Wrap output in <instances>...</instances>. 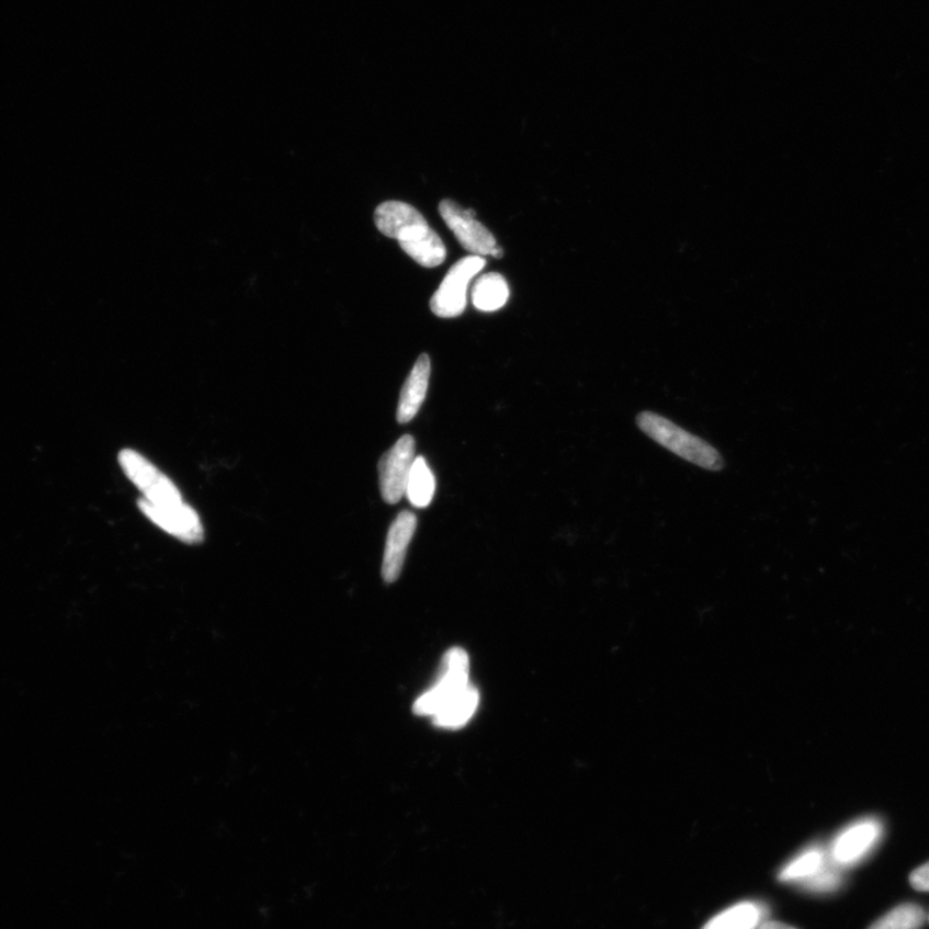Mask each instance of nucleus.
<instances>
[{
    "label": "nucleus",
    "instance_id": "12",
    "mask_svg": "<svg viewBox=\"0 0 929 929\" xmlns=\"http://www.w3.org/2000/svg\"><path fill=\"white\" fill-rule=\"evenodd\" d=\"M478 704L479 692L469 683L463 693H460L441 712L433 715L434 726L445 729L463 728L472 720Z\"/></svg>",
    "mask_w": 929,
    "mask_h": 929
},
{
    "label": "nucleus",
    "instance_id": "20",
    "mask_svg": "<svg viewBox=\"0 0 929 929\" xmlns=\"http://www.w3.org/2000/svg\"><path fill=\"white\" fill-rule=\"evenodd\" d=\"M756 929H796L792 926H788L785 924H781V921L777 920H763Z\"/></svg>",
    "mask_w": 929,
    "mask_h": 929
},
{
    "label": "nucleus",
    "instance_id": "1",
    "mask_svg": "<svg viewBox=\"0 0 929 929\" xmlns=\"http://www.w3.org/2000/svg\"><path fill=\"white\" fill-rule=\"evenodd\" d=\"M375 224L384 236L397 239L404 251L421 267L435 268L447 251L419 211L404 202H385L375 211Z\"/></svg>",
    "mask_w": 929,
    "mask_h": 929
},
{
    "label": "nucleus",
    "instance_id": "5",
    "mask_svg": "<svg viewBox=\"0 0 929 929\" xmlns=\"http://www.w3.org/2000/svg\"><path fill=\"white\" fill-rule=\"evenodd\" d=\"M118 461L122 471L140 489L145 500L158 505L184 502L174 483L141 453L126 449L120 452Z\"/></svg>",
    "mask_w": 929,
    "mask_h": 929
},
{
    "label": "nucleus",
    "instance_id": "6",
    "mask_svg": "<svg viewBox=\"0 0 929 929\" xmlns=\"http://www.w3.org/2000/svg\"><path fill=\"white\" fill-rule=\"evenodd\" d=\"M137 507L149 521L173 537L179 539L182 543L195 545L201 544L204 540L201 518L185 502L158 505L141 497L137 500Z\"/></svg>",
    "mask_w": 929,
    "mask_h": 929
},
{
    "label": "nucleus",
    "instance_id": "17",
    "mask_svg": "<svg viewBox=\"0 0 929 929\" xmlns=\"http://www.w3.org/2000/svg\"><path fill=\"white\" fill-rule=\"evenodd\" d=\"M926 914L916 904H904L877 919L869 929H919L925 925Z\"/></svg>",
    "mask_w": 929,
    "mask_h": 929
},
{
    "label": "nucleus",
    "instance_id": "18",
    "mask_svg": "<svg viewBox=\"0 0 929 929\" xmlns=\"http://www.w3.org/2000/svg\"><path fill=\"white\" fill-rule=\"evenodd\" d=\"M836 868L838 866L832 864V861L830 860L829 864L826 865L820 873L811 877V880L803 882V886L814 892L836 891L840 883V875Z\"/></svg>",
    "mask_w": 929,
    "mask_h": 929
},
{
    "label": "nucleus",
    "instance_id": "2",
    "mask_svg": "<svg viewBox=\"0 0 929 929\" xmlns=\"http://www.w3.org/2000/svg\"><path fill=\"white\" fill-rule=\"evenodd\" d=\"M636 426L664 449L702 469L721 472L726 466L718 450L704 439L679 428L667 417L645 411L636 416Z\"/></svg>",
    "mask_w": 929,
    "mask_h": 929
},
{
    "label": "nucleus",
    "instance_id": "4",
    "mask_svg": "<svg viewBox=\"0 0 929 929\" xmlns=\"http://www.w3.org/2000/svg\"><path fill=\"white\" fill-rule=\"evenodd\" d=\"M486 267V260L482 256L473 254L458 260L450 269L447 275L434 296L431 297V311L439 318H455L466 309L467 287L473 277Z\"/></svg>",
    "mask_w": 929,
    "mask_h": 929
},
{
    "label": "nucleus",
    "instance_id": "14",
    "mask_svg": "<svg viewBox=\"0 0 929 929\" xmlns=\"http://www.w3.org/2000/svg\"><path fill=\"white\" fill-rule=\"evenodd\" d=\"M763 920V908L755 903H741L709 920L702 929H756Z\"/></svg>",
    "mask_w": 929,
    "mask_h": 929
},
{
    "label": "nucleus",
    "instance_id": "7",
    "mask_svg": "<svg viewBox=\"0 0 929 929\" xmlns=\"http://www.w3.org/2000/svg\"><path fill=\"white\" fill-rule=\"evenodd\" d=\"M415 439L405 435L379 460V489L387 503H397L406 496L407 482L415 463Z\"/></svg>",
    "mask_w": 929,
    "mask_h": 929
},
{
    "label": "nucleus",
    "instance_id": "19",
    "mask_svg": "<svg viewBox=\"0 0 929 929\" xmlns=\"http://www.w3.org/2000/svg\"><path fill=\"white\" fill-rule=\"evenodd\" d=\"M910 883L918 891L929 892V862L914 870L910 875Z\"/></svg>",
    "mask_w": 929,
    "mask_h": 929
},
{
    "label": "nucleus",
    "instance_id": "13",
    "mask_svg": "<svg viewBox=\"0 0 929 929\" xmlns=\"http://www.w3.org/2000/svg\"><path fill=\"white\" fill-rule=\"evenodd\" d=\"M509 284L499 273H488L475 282L472 298L473 305L480 311H496L508 303Z\"/></svg>",
    "mask_w": 929,
    "mask_h": 929
},
{
    "label": "nucleus",
    "instance_id": "21",
    "mask_svg": "<svg viewBox=\"0 0 929 929\" xmlns=\"http://www.w3.org/2000/svg\"><path fill=\"white\" fill-rule=\"evenodd\" d=\"M491 254L494 256V258H496V259H500V258H501V256L503 254L502 248H501V247H499V246H496V247H495V250L492 251V253H491Z\"/></svg>",
    "mask_w": 929,
    "mask_h": 929
},
{
    "label": "nucleus",
    "instance_id": "3",
    "mask_svg": "<svg viewBox=\"0 0 929 929\" xmlns=\"http://www.w3.org/2000/svg\"><path fill=\"white\" fill-rule=\"evenodd\" d=\"M469 656L463 648H452L443 657L441 675L433 689L417 699L416 715H435L469 686Z\"/></svg>",
    "mask_w": 929,
    "mask_h": 929
},
{
    "label": "nucleus",
    "instance_id": "8",
    "mask_svg": "<svg viewBox=\"0 0 929 929\" xmlns=\"http://www.w3.org/2000/svg\"><path fill=\"white\" fill-rule=\"evenodd\" d=\"M882 837V825L875 818H865L848 826L834 840L830 860L838 868L852 866L872 852Z\"/></svg>",
    "mask_w": 929,
    "mask_h": 929
},
{
    "label": "nucleus",
    "instance_id": "11",
    "mask_svg": "<svg viewBox=\"0 0 929 929\" xmlns=\"http://www.w3.org/2000/svg\"><path fill=\"white\" fill-rule=\"evenodd\" d=\"M430 371L431 364L429 355H420L411 373H409L404 389H401L400 393L397 411V420L399 423L412 421L416 415L419 413L423 400L427 398Z\"/></svg>",
    "mask_w": 929,
    "mask_h": 929
},
{
    "label": "nucleus",
    "instance_id": "9",
    "mask_svg": "<svg viewBox=\"0 0 929 929\" xmlns=\"http://www.w3.org/2000/svg\"><path fill=\"white\" fill-rule=\"evenodd\" d=\"M439 212L466 251L477 256L492 253L497 246L494 234L478 223L469 211L461 208L456 202L444 200L439 204Z\"/></svg>",
    "mask_w": 929,
    "mask_h": 929
},
{
    "label": "nucleus",
    "instance_id": "15",
    "mask_svg": "<svg viewBox=\"0 0 929 929\" xmlns=\"http://www.w3.org/2000/svg\"><path fill=\"white\" fill-rule=\"evenodd\" d=\"M435 494V478L427 460L416 457L407 482L406 496L415 508H428Z\"/></svg>",
    "mask_w": 929,
    "mask_h": 929
},
{
    "label": "nucleus",
    "instance_id": "16",
    "mask_svg": "<svg viewBox=\"0 0 929 929\" xmlns=\"http://www.w3.org/2000/svg\"><path fill=\"white\" fill-rule=\"evenodd\" d=\"M828 856L818 847H811L781 870V882H806L829 864Z\"/></svg>",
    "mask_w": 929,
    "mask_h": 929
},
{
    "label": "nucleus",
    "instance_id": "10",
    "mask_svg": "<svg viewBox=\"0 0 929 929\" xmlns=\"http://www.w3.org/2000/svg\"><path fill=\"white\" fill-rule=\"evenodd\" d=\"M416 526L417 518L411 511H401L393 522L385 544L382 570L385 582L393 584L399 579Z\"/></svg>",
    "mask_w": 929,
    "mask_h": 929
}]
</instances>
